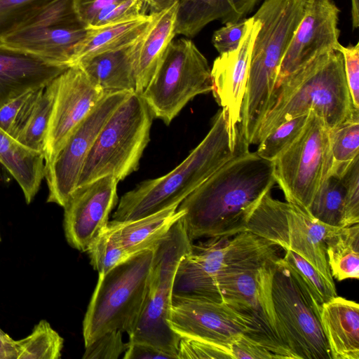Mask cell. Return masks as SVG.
<instances>
[{
    "instance_id": "36",
    "label": "cell",
    "mask_w": 359,
    "mask_h": 359,
    "mask_svg": "<svg viewBox=\"0 0 359 359\" xmlns=\"http://www.w3.org/2000/svg\"><path fill=\"white\" fill-rule=\"evenodd\" d=\"M90 262L98 274H104L130 257L114 238L107 226L86 251Z\"/></svg>"
},
{
    "instance_id": "17",
    "label": "cell",
    "mask_w": 359,
    "mask_h": 359,
    "mask_svg": "<svg viewBox=\"0 0 359 359\" xmlns=\"http://www.w3.org/2000/svg\"><path fill=\"white\" fill-rule=\"evenodd\" d=\"M339 11L332 0L309 1L304 17L280 64L269 111L278 89L290 75L318 55L338 50Z\"/></svg>"
},
{
    "instance_id": "31",
    "label": "cell",
    "mask_w": 359,
    "mask_h": 359,
    "mask_svg": "<svg viewBox=\"0 0 359 359\" xmlns=\"http://www.w3.org/2000/svg\"><path fill=\"white\" fill-rule=\"evenodd\" d=\"M63 338L45 320H40L30 334L16 341L17 359H59Z\"/></svg>"
},
{
    "instance_id": "39",
    "label": "cell",
    "mask_w": 359,
    "mask_h": 359,
    "mask_svg": "<svg viewBox=\"0 0 359 359\" xmlns=\"http://www.w3.org/2000/svg\"><path fill=\"white\" fill-rule=\"evenodd\" d=\"M344 187V207L341 226L359 223V156L340 177Z\"/></svg>"
},
{
    "instance_id": "48",
    "label": "cell",
    "mask_w": 359,
    "mask_h": 359,
    "mask_svg": "<svg viewBox=\"0 0 359 359\" xmlns=\"http://www.w3.org/2000/svg\"><path fill=\"white\" fill-rule=\"evenodd\" d=\"M0 359H17L16 341L1 329Z\"/></svg>"
},
{
    "instance_id": "18",
    "label": "cell",
    "mask_w": 359,
    "mask_h": 359,
    "mask_svg": "<svg viewBox=\"0 0 359 359\" xmlns=\"http://www.w3.org/2000/svg\"><path fill=\"white\" fill-rule=\"evenodd\" d=\"M106 93L78 64L69 67L57 77L56 95L43 149L46 166Z\"/></svg>"
},
{
    "instance_id": "5",
    "label": "cell",
    "mask_w": 359,
    "mask_h": 359,
    "mask_svg": "<svg viewBox=\"0 0 359 359\" xmlns=\"http://www.w3.org/2000/svg\"><path fill=\"white\" fill-rule=\"evenodd\" d=\"M153 255V249L146 250L98 274L83 321L85 346L110 331L133 332L145 301Z\"/></svg>"
},
{
    "instance_id": "6",
    "label": "cell",
    "mask_w": 359,
    "mask_h": 359,
    "mask_svg": "<svg viewBox=\"0 0 359 359\" xmlns=\"http://www.w3.org/2000/svg\"><path fill=\"white\" fill-rule=\"evenodd\" d=\"M154 118L142 95L131 93L100 130L84 161L76 187L107 175L123 180L136 171L150 140Z\"/></svg>"
},
{
    "instance_id": "23",
    "label": "cell",
    "mask_w": 359,
    "mask_h": 359,
    "mask_svg": "<svg viewBox=\"0 0 359 359\" xmlns=\"http://www.w3.org/2000/svg\"><path fill=\"white\" fill-rule=\"evenodd\" d=\"M320 322L332 359H359V306L336 296L321 305Z\"/></svg>"
},
{
    "instance_id": "7",
    "label": "cell",
    "mask_w": 359,
    "mask_h": 359,
    "mask_svg": "<svg viewBox=\"0 0 359 359\" xmlns=\"http://www.w3.org/2000/svg\"><path fill=\"white\" fill-rule=\"evenodd\" d=\"M278 255L231 266L220 272L213 283L214 297L223 301L249 323L248 337L276 358L293 356L278 335L271 288Z\"/></svg>"
},
{
    "instance_id": "25",
    "label": "cell",
    "mask_w": 359,
    "mask_h": 359,
    "mask_svg": "<svg viewBox=\"0 0 359 359\" xmlns=\"http://www.w3.org/2000/svg\"><path fill=\"white\" fill-rule=\"evenodd\" d=\"M175 205L154 214L127 222H109L108 226L114 238L127 254L132 257L153 249L165 236L172 226L184 215Z\"/></svg>"
},
{
    "instance_id": "26",
    "label": "cell",
    "mask_w": 359,
    "mask_h": 359,
    "mask_svg": "<svg viewBox=\"0 0 359 359\" xmlns=\"http://www.w3.org/2000/svg\"><path fill=\"white\" fill-rule=\"evenodd\" d=\"M178 2L167 10L154 15L144 34L135 69L137 93L142 94L148 86L176 35L175 29Z\"/></svg>"
},
{
    "instance_id": "32",
    "label": "cell",
    "mask_w": 359,
    "mask_h": 359,
    "mask_svg": "<svg viewBox=\"0 0 359 359\" xmlns=\"http://www.w3.org/2000/svg\"><path fill=\"white\" fill-rule=\"evenodd\" d=\"M302 290L321 305L337 296L335 285L327 280L298 254L285 250L282 258Z\"/></svg>"
},
{
    "instance_id": "40",
    "label": "cell",
    "mask_w": 359,
    "mask_h": 359,
    "mask_svg": "<svg viewBox=\"0 0 359 359\" xmlns=\"http://www.w3.org/2000/svg\"><path fill=\"white\" fill-rule=\"evenodd\" d=\"M178 359H233L232 341L217 344L191 338H180Z\"/></svg>"
},
{
    "instance_id": "38",
    "label": "cell",
    "mask_w": 359,
    "mask_h": 359,
    "mask_svg": "<svg viewBox=\"0 0 359 359\" xmlns=\"http://www.w3.org/2000/svg\"><path fill=\"white\" fill-rule=\"evenodd\" d=\"M308 115L304 114L290 119L273 129L259 142L257 154L265 159L273 161L300 134Z\"/></svg>"
},
{
    "instance_id": "1",
    "label": "cell",
    "mask_w": 359,
    "mask_h": 359,
    "mask_svg": "<svg viewBox=\"0 0 359 359\" xmlns=\"http://www.w3.org/2000/svg\"><path fill=\"white\" fill-rule=\"evenodd\" d=\"M275 183L273 161L248 149L233 157L180 203L191 241L245 231L253 210Z\"/></svg>"
},
{
    "instance_id": "50",
    "label": "cell",
    "mask_w": 359,
    "mask_h": 359,
    "mask_svg": "<svg viewBox=\"0 0 359 359\" xmlns=\"http://www.w3.org/2000/svg\"><path fill=\"white\" fill-rule=\"evenodd\" d=\"M1 239V238H0Z\"/></svg>"
},
{
    "instance_id": "43",
    "label": "cell",
    "mask_w": 359,
    "mask_h": 359,
    "mask_svg": "<svg viewBox=\"0 0 359 359\" xmlns=\"http://www.w3.org/2000/svg\"><path fill=\"white\" fill-rule=\"evenodd\" d=\"M338 50L343 56L345 76L353 105L359 110V43L348 46L340 44Z\"/></svg>"
},
{
    "instance_id": "30",
    "label": "cell",
    "mask_w": 359,
    "mask_h": 359,
    "mask_svg": "<svg viewBox=\"0 0 359 359\" xmlns=\"http://www.w3.org/2000/svg\"><path fill=\"white\" fill-rule=\"evenodd\" d=\"M57 90V78L46 86L16 140L24 147L43 153Z\"/></svg>"
},
{
    "instance_id": "20",
    "label": "cell",
    "mask_w": 359,
    "mask_h": 359,
    "mask_svg": "<svg viewBox=\"0 0 359 359\" xmlns=\"http://www.w3.org/2000/svg\"><path fill=\"white\" fill-rule=\"evenodd\" d=\"M261 27L257 20L248 18L245 34L235 50L220 54L210 69L212 92L217 104L226 111L232 138L241 137L239 123L245 96L250 55Z\"/></svg>"
},
{
    "instance_id": "45",
    "label": "cell",
    "mask_w": 359,
    "mask_h": 359,
    "mask_svg": "<svg viewBox=\"0 0 359 359\" xmlns=\"http://www.w3.org/2000/svg\"><path fill=\"white\" fill-rule=\"evenodd\" d=\"M123 0H74V11L79 21L88 27L102 9Z\"/></svg>"
},
{
    "instance_id": "15",
    "label": "cell",
    "mask_w": 359,
    "mask_h": 359,
    "mask_svg": "<svg viewBox=\"0 0 359 359\" xmlns=\"http://www.w3.org/2000/svg\"><path fill=\"white\" fill-rule=\"evenodd\" d=\"M130 92L107 93L69 135L52 161L46 166L47 202L63 207L76 188L84 161L104 124Z\"/></svg>"
},
{
    "instance_id": "24",
    "label": "cell",
    "mask_w": 359,
    "mask_h": 359,
    "mask_svg": "<svg viewBox=\"0 0 359 359\" xmlns=\"http://www.w3.org/2000/svg\"><path fill=\"white\" fill-rule=\"evenodd\" d=\"M259 0H180L175 34L194 37L208 24L220 20L224 24L244 18Z\"/></svg>"
},
{
    "instance_id": "22",
    "label": "cell",
    "mask_w": 359,
    "mask_h": 359,
    "mask_svg": "<svg viewBox=\"0 0 359 359\" xmlns=\"http://www.w3.org/2000/svg\"><path fill=\"white\" fill-rule=\"evenodd\" d=\"M144 33L130 44L77 64L90 79L106 93L135 92L136 64Z\"/></svg>"
},
{
    "instance_id": "29",
    "label": "cell",
    "mask_w": 359,
    "mask_h": 359,
    "mask_svg": "<svg viewBox=\"0 0 359 359\" xmlns=\"http://www.w3.org/2000/svg\"><path fill=\"white\" fill-rule=\"evenodd\" d=\"M327 263L339 281L359 278V225L337 226L325 239Z\"/></svg>"
},
{
    "instance_id": "35",
    "label": "cell",
    "mask_w": 359,
    "mask_h": 359,
    "mask_svg": "<svg viewBox=\"0 0 359 359\" xmlns=\"http://www.w3.org/2000/svg\"><path fill=\"white\" fill-rule=\"evenodd\" d=\"M55 0H0V41Z\"/></svg>"
},
{
    "instance_id": "2",
    "label": "cell",
    "mask_w": 359,
    "mask_h": 359,
    "mask_svg": "<svg viewBox=\"0 0 359 359\" xmlns=\"http://www.w3.org/2000/svg\"><path fill=\"white\" fill-rule=\"evenodd\" d=\"M241 136L233 140L224 109L219 111L203 140L174 170L147 180L123 194L112 220L142 218L180 203L218 169L248 149Z\"/></svg>"
},
{
    "instance_id": "41",
    "label": "cell",
    "mask_w": 359,
    "mask_h": 359,
    "mask_svg": "<svg viewBox=\"0 0 359 359\" xmlns=\"http://www.w3.org/2000/svg\"><path fill=\"white\" fill-rule=\"evenodd\" d=\"M122 332L113 330L104 333L90 344L85 346L83 359H117L124 353L128 343H124Z\"/></svg>"
},
{
    "instance_id": "19",
    "label": "cell",
    "mask_w": 359,
    "mask_h": 359,
    "mask_svg": "<svg viewBox=\"0 0 359 359\" xmlns=\"http://www.w3.org/2000/svg\"><path fill=\"white\" fill-rule=\"evenodd\" d=\"M118 181L112 175L77 187L64 208L63 226L68 243L86 252L109 223V215L118 203Z\"/></svg>"
},
{
    "instance_id": "16",
    "label": "cell",
    "mask_w": 359,
    "mask_h": 359,
    "mask_svg": "<svg viewBox=\"0 0 359 359\" xmlns=\"http://www.w3.org/2000/svg\"><path fill=\"white\" fill-rule=\"evenodd\" d=\"M168 323L180 338L217 344L250 333L248 320L226 303L194 295L172 294Z\"/></svg>"
},
{
    "instance_id": "28",
    "label": "cell",
    "mask_w": 359,
    "mask_h": 359,
    "mask_svg": "<svg viewBox=\"0 0 359 359\" xmlns=\"http://www.w3.org/2000/svg\"><path fill=\"white\" fill-rule=\"evenodd\" d=\"M153 17L140 15L105 27L87 28L86 36L75 48L70 66L131 43L144 33Z\"/></svg>"
},
{
    "instance_id": "21",
    "label": "cell",
    "mask_w": 359,
    "mask_h": 359,
    "mask_svg": "<svg viewBox=\"0 0 359 359\" xmlns=\"http://www.w3.org/2000/svg\"><path fill=\"white\" fill-rule=\"evenodd\" d=\"M68 67L0 42V109L31 90L47 86Z\"/></svg>"
},
{
    "instance_id": "46",
    "label": "cell",
    "mask_w": 359,
    "mask_h": 359,
    "mask_svg": "<svg viewBox=\"0 0 359 359\" xmlns=\"http://www.w3.org/2000/svg\"><path fill=\"white\" fill-rule=\"evenodd\" d=\"M123 359H175V358L156 347L141 342H128Z\"/></svg>"
},
{
    "instance_id": "3",
    "label": "cell",
    "mask_w": 359,
    "mask_h": 359,
    "mask_svg": "<svg viewBox=\"0 0 359 359\" xmlns=\"http://www.w3.org/2000/svg\"><path fill=\"white\" fill-rule=\"evenodd\" d=\"M310 111L330 130L359 118L339 50L318 55L283 82L259 129L256 144L281 123Z\"/></svg>"
},
{
    "instance_id": "11",
    "label": "cell",
    "mask_w": 359,
    "mask_h": 359,
    "mask_svg": "<svg viewBox=\"0 0 359 359\" xmlns=\"http://www.w3.org/2000/svg\"><path fill=\"white\" fill-rule=\"evenodd\" d=\"M271 294L278 335L294 359H332L321 306L299 286L282 258L276 259Z\"/></svg>"
},
{
    "instance_id": "13",
    "label": "cell",
    "mask_w": 359,
    "mask_h": 359,
    "mask_svg": "<svg viewBox=\"0 0 359 359\" xmlns=\"http://www.w3.org/2000/svg\"><path fill=\"white\" fill-rule=\"evenodd\" d=\"M273 163L276 182L287 202L309 215L311 201L332 167L330 129L323 120L310 111L300 134Z\"/></svg>"
},
{
    "instance_id": "34",
    "label": "cell",
    "mask_w": 359,
    "mask_h": 359,
    "mask_svg": "<svg viewBox=\"0 0 359 359\" xmlns=\"http://www.w3.org/2000/svg\"><path fill=\"white\" fill-rule=\"evenodd\" d=\"M330 143L332 158L330 175L340 177L359 156V118L330 129Z\"/></svg>"
},
{
    "instance_id": "10",
    "label": "cell",
    "mask_w": 359,
    "mask_h": 359,
    "mask_svg": "<svg viewBox=\"0 0 359 359\" xmlns=\"http://www.w3.org/2000/svg\"><path fill=\"white\" fill-rule=\"evenodd\" d=\"M210 69L191 40H172L141 94L154 117L169 125L191 100L210 92Z\"/></svg>"
},
{
    "instance_id": "44",
    "label": "cell",
    "mask_w": 359,
    "mask_h": 359,
    "mask_svg": "<svg viewBox=\"0 0 359 359\" xmlns=\"http://www.w3.org/2000/svg\"><path fill=\"white\" fill-rule=\"evenodd\" d=\"M248 23V18H243L236 22L225 24L214 32L212 42L219 55L238 48L245 34Z\"/></svg>"
},
{
    "instance_id": "12",
    "label": "cell",
    "mask_w": 359,
    "mask_h": 359,
    "mask_svg": "<svg viewBox=\"0 0 359 359\" xmlns=\"http://www.w3.org/2000/svg\"><path fill=\"white\" fill-rule=\"evenodd\" d=\"M277 245L248 231L231 237L209 238L191 243L180 261L173 294L194 295L216 300L213 283L226 269L247 262L260 260L276 253Z\"/></svg>"
},
{
    "instance_id": "47",
    "label": "cell",
    "mask_w": 359,
    "mask_h": 359,
    "mask_svg": "<svg viewBox=\"0 0 359 359\" xmlns=\"http://www.w3.org/2000/svg\"><path fill=\"white\" fill-rule=\"evenodd\" d=\"M142 3V15H151L160 13L180 0H140Z\"/></svg>"
},
{
    "instance_id": "9",
    "label": "cell",
    "mask_w": 359,
    "mask_h": 359,
    "mask_svg": "<svg viewBox=\"0 0 359 359\" xmlns=\"http://www.w3.org/2000/svg\"><path fill=\"white\" fill-rule=\"evenodd\" d=\"M337 227L318 221L296 205L274 199L269 191L251 214L245 231L298 254L335 285L327 263L325 239Z\"/></svg>"
},
{
    "instance_id": "14",
    "label": "cell",
    "mask_w": 359,
    "mask_h": 359,
    "mask_svg": "<svg viewBox=\"0 0 359 359\" xmlns=\"http://www.w3.org/2000/svg\"><path fill=\"white\" fill-rule=\"evenodd\" d=\"M87 32L76 17L74 0H55L0 42L70 67L75 48Z\"/></svg>"
},
{
    "instance_id": "37",
    "label": "cell",
    "mask_w": 359,
    "mask_h": 359,
    "mask_svg": "<svg viewBox=\"0 0 359 359\" xmlns=\"http://www.w3.org/2000/svg\"><path fill=\"white\" fill-rule=\"evenodd\" d=\"M31 90L0 109V128L16 140L43 88Z\"/></svg>"
},
{
    "instance_id": "4",
    "label": "cell",
    "mask_w": 359,
    "mask_h": 359,
    "mask_svg": "<svg viewBox=\"0 0 359 359\" xmlns=\"http://www.w3.org/2000/svg\"><path fill=\"white\" fill-rule=\"evenodd\" d=\"M309 0H265L252 16L261 23L255 39L243 98L240 133L256 144L281 60L306 11Z\"/></svg>"
},
{
    "instance_id": "27",
    "label": "cell",
    "mask_w": 359,
    "mask_h": 359,
    "mask_svg": "<svg viewBox=\"0 0 359 359\" xmlns=\"http://www.w3.org/2000/svg\"><path fill=\"white\" fill-rule=\"evenodd\" d=\"M0 163L19 184L27 203H31L45 177L43 153L24 147L0 128Z\"/></svg>"
},
{
    "instance_id": "49",
    "label": "cell",
    "mask_w": 359,
    "mask_h": 359,
    "mask_svg": "<svg viewBox=\"0 0 359 359\" xmlns=\"http://www.w3.org/2000/svg\"><path fill=\"white\" fill-rule=\"evenodd\" d=\"M352 26L356 29L359 26V0H351Z\"/></svg>"
},
{
    "instance_id": "8",
    "label": "cell",
    "mask_w": 359,
    "mask_h": 359,
    "mask_svg": "<svg viewBox=\"0 0 359 359\" xmlns=\"http://www.w3.org/2000/svg\"><path fill=\"white\" fill-rule=\"evenodd\" d=\"M182 221L179 219L153 248L147 292L138 322L128 335L130 342L152 345L178 359L180 337L168 323L176 272L191 250Z\"/></svg>"
},
{
    "instance_id": "42",
    "label": "cell",
    "mask_w": 359,
    "mask_h": 359,
    "mask_svg": "<svg viewBox=\"0 0 359 359\" xmlns=\"http://www.w3.org/2000/svg\"><path fill=\"white\" fill-rule=\"evenodd\" d=\"M140 0H123L101 10L86 28L105 27L142 15Z\"/></svg>"
},
{
    "instance_id": "33",
    "label": "cell",
    "mask_w": 359,
    "mask_h": 359,
    "mask_svg": "<svg viewBox=\"0 0 359 359\" xmlns=\"http://www.w3.org/2000/svg\"><path fill=\"white\" fill-rule=\"evenodd\" d=\"M344 207V187L341 180L340 177L330 175L315 194L309 212L327 225L341 226Z\"/></svg>"
}]
</instances>
